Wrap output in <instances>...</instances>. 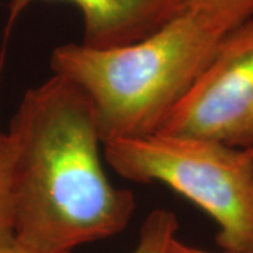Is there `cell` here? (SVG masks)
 <instances>
[{
  "instance_id": "cell-1",
  "label": "cell",
  "mask_w": 253,
  "mask_h": 253,
  "mask_svg": "<svg viewBox=\"0 0 253 253\" xmlns=\"http://www.w3.org/2000/svg\"><path fill=\"white\" fill-rule=\"evenodd\" d=\"M14 241L30 253H72L123 232L132 191L110 181L90 99L61 75L26 91L7 131Z\"/></svg>"
},
{
  "instance_id": "cell-2",
  "label": "cell",
  "mask_w": 253,
  "mask_h": 253,
  "mask_svg": "<svg viewBox=\"0 0 253 253\" xmlns=\"http://www.w3.org/2000/svg\"><path fill=\"white\" fill-rule=\"evenodd\" d=\"M253 16V0H187L184 9L129 45L96 51L56 46L52 73L90 99L103 144L161 129L206 69L219 44Z\"/></svg>"
},
{
  "instance_id": "cell-3",
  "label": "cell",
  "mask_w": 253,
  "mask_h": 253,
  "mask_svg": "<svg viewBox=\"0 0 253 253\" xmlns=\"http://www.w3.org/2000/svg\"><path fill=\"white\" fill-rule=\"evenodd\" d=\"M103 152L121 177L162 183L201 208L224 253H253V148L156 131L109 141Z\"/></svg>"
},
{
  "instance_id": "cell-4",
  "label": "cell",
  "mask_w": 253,
  "mask_h": 253,
  "mask_svg": "<svg viewBox=\"0 0 253 253\" xmlns=\"http://www.w3.org/2000/svg\"><path fill=\"white\" fill-rule=\"evenodd\" d=\"M159 131L253 148V16L222 40Z\"/></svg>"
},
{
  "instance_id": "cell-5",
  "label": "cell",
  "mask_w": 253,
  "mask_h": 253,
  "mask_svg": "<svg viewBox=\"0 0 253 253\" xmlns=\"http://www.w3.org/2000/svg\"><path fill=\"white\" fill-rule=\"evenodd\" d=\"M36 1L10 0L6 37L20 16ZM68 1L82 16L81 44L89 49L109 51L129 45L152 34L184 9L187 0H59Z\"/></svg>"
},
{
  "instance_id": "cell-6",
  "label": "cell",
  "mask_w": 253,
  "mask_h": 253,
  "mask_svg": "<svg viewBox=\"0 0 253 253\" xmlns=\"http://www.w3.org/2000/svg\"><path fill=\"white\" fill-rule=\"evenodd\" d=\"M177 218L169 210L158 208L145 218L139 238L131 253H166L177 236Z\"/></svg>"
},
{
  "instance_id": "cell-7",
  "label": "cell",
  "mask_w": 253,
  "mask_h": 253,
  "mask_svg": "<svg viewBox=\"0 0 253 253\" xmlns=\"http://www.w3.org/2000/svg\"><path fill=\"white\" fill-rule=\"evenodd\" d=\"M14 241L13 166L7 132L0 128V246Z\"/></svg>"
},
{
  "instance_id": "cell-8",
  "label": "cell",
  "mask_w": 253,
  "mask_h": 253,
  "mask_svg": "<svg viewBox=\"0 0 253 253\" xmlns=\"http://www.w3.org/2000/svg\"><path fill=\"white\" fill-rule=\"evenodd\" d=\"M166 253H210V252L201 251V249H197V248H193V246H190V245L181 242L180 239L176 236L172 242H170V245H169V248H168Z\"/></svg>"
},
{
  "instance_id": "cell-9",
  "label": "cell",
  "mask_w": 253,
  "mask_h": 253,
  "mask_svg": "<svg viewBox=\"0 0 253 253\" xmlns=\"http://www.w3.org/2000/svg\"><path fill=\"white\" fill-rule=\"evenodd\" d=\"M0 253H30V252H27L26 249H23V248H21L16 241H13V242H10V244H6V245H3V246H0Z\"/></svg>"
}]
</instances>
